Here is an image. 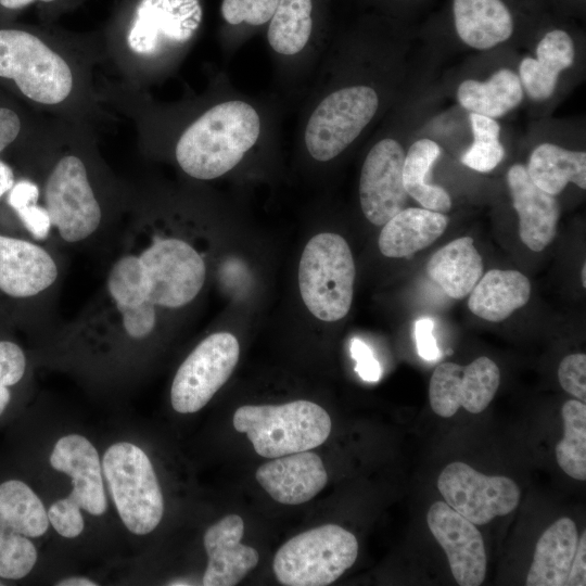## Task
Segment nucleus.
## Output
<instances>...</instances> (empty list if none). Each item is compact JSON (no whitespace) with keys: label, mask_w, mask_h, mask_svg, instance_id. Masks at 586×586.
<instances>
[{"label":"nucleus","mask_w":586,"mask_h":586,"mask_svg":"<svg viewBox=\"0 0 586 586\" xmlns=\"http://www.w3.org/2000/svg\"><path fill=\"white\" fill-rule=\"evenodd\" d=\"M578 544L575 522L561 518L539 537L530 566L527 586L566 585L571 564Z\"/></svg>","instance_id":"nucleus-23"},{"label":"nucleus","mask_w":586,"mask_h":586,"mask_svg":"<svg viewBox=\"0 0 586 586\" xmlns=\"http://www.w3.org/2000/svg\"><path fill=\"white\" fill-rule=\"evenodd\" d=\"M15 183L12 168L0 160V199L10 191Z\"/></svg>","instance_id":"nucleus-42"},{"label":"nucleus","mask_w":586,"mask_h":586,"mask_svg":"<svg viewBox=\"0 0 586 586\" xmlns=\"http://www.w3.org/2000/svg\"><path fill=\"white\" fill-rule=\"evenodd\" d=\"M447 225L448 217L443 213L405 207L383 225L379 250L386 257H408L431 245L444 233Z\"/></svg>","instance_id":"nucleus-22"},{"label":"nucleus","mask_w":586,"mask_h":586,"mask_svg":"<svg viewBox=\"0 0 586 586\" xmlns=\"http://www.w3.org/2000/svg\"><path fill=\"white\" fill-rule=\"evenodd\" d=\"M101 466L126 528L140 536L154 531L163 518L164 498L148 455L136 444L118 442L106 449Z\"/></svg>","instance_id":"nucleus-4"},{"label":"nucleus","mask_w":586,"mask_h":586,"mask_svg":"<svg viewBox=\"0 0 586 586\" xmlns=\"http://www.w3.org/2000/svg\"><path fill=\"white\" fill-rule=\"evenodd\" d=\"M255 476L276 501L284 505L309 501L328 482L321 458L309 450L273 458L258 467Z\"/></svg>","instance_id":"nucleus-20"},{"label":"nucleus","mask_w":586,"mask_h":586,"mask_svg":"<svg viewBox=\"0 0 586 586\" xmlns=\"http://www.w3.org/2000/svg\"><path fill=\"white\" fill-rule=\"evenodd\" d=\"M426 523L448 558L455 581L460 586L481 585L486 574V552L475 524L445 501H436L430 507Z\"/></svg>","instance_id":"nucleus-17"},{"label":"nucleus","mask_w":586,"mask_h":586,"mask_svg":"<svg viewBox=\"0 0 586 586\" xmlns=\"http://www.w3.org/2000/svg\"><path fill=\"white\" fill-rule=\"evenodd\" d=\"M60 279V265L38 242L0 234V292L15 300L49 294Z\"/></svg>","instance_id":"nucleus-16"},{"label":"nucleus","mask_w":586,"mask_h":586,"mask_svg":"<svg viewBox=\"0 0 586 586\" xmlns=\"http://www.w3.org/2000/svg\"><path fill=\"white\" fill-rule=\"evenodd\" d=\"M563 438L556 446L559 467L571 477L586 480V405L570 399L562 406Z\"/></svg>","instance_id":"nucleus-32"},{"label":"nucleus","mask_w":586,"mask_h":586,"mask_svg":"<svg viewBox=\"0 0 586 586\" xmlns=\"http://www.w3.org/2000/svg\"><path fill=\"white\" fill-rule=\"evenodd\" d=\"M7 585V583L2 579H0V586Z\"/></svg>","instance_id":"nucleus-47"},{"label":"nucleus","mask_w":586,"mask_h":586,"mask_svg":"<svg viewBox=\"0 0 586 586\" xmlns=\"http://www.w3.org/2000/svg\"><path fill=\"white\" fill-rule=\"evenodd\" d=\"M530 296L531 283L522 272L492 269L480 278L470 292L468 307L486 321L499 322L524 306Z\"/></svg>","instance_id":"nucleus-24"},{"label":"nucleus","mask_w":586,"mask_h":586,"mask_svg":"<svg viewBox=\"0 0 586 586\" xmlns=\"http://www.w3.org/2000/svg\"><path fill=\"white\" fill-rule=\"evenodd\" d=\"M0 77L12 79L26 98L46 105L65 101L74 86L68 63L21 29H0Z\"/></svg>","instance_id":"nucleus-8"},{"label":"nucleus","mask_w":586,"mask_h":586,"mask_svg":"<svg viewBox=\"0 0 586 586\" xmlns=\"http://www.w3.org/2000/svg\"><path fill=\"white\" fill-rule=\"evenodd\" d=\"M437 488L448 506L475 525L509 514L521 496L511 479L483 474L461 461L450 462L442 470Z\"/></svg>","instance_id":"nucleus-12"},{"label":"nucleus","mask_w":586,"mask_h":586,"mask_svg":"<svg viewBox=\"0 0 586 586\" xmlns=\"http://www.w3.org/2000/svg\"><path fill=\"white\" fill-rule=\"evenodd\" d=\"M581 280H582L583 286L585 288L586 286V265L585 264L582 267Z\"/></svg>","instance_id":"nucleus-45"},{"label":"nucleus","mask_w":586,"mask_h":586,"mask_svg":"<svg viewBox=\"0 0 586 586\" xmlns=\"http://www.w3.org/2000/svg\"><path fill=\"white\" fill-rule=\"evenodd\" d=\"M311 0H279L267 31L276 52L293 55L303 50L311 34Z\"/></svg>","instance_id":"nucleus-31"},{"label":"nucleus","mask_w":586,"mask_h":586,"mask_svg":"<svg viewBox=\"0 0 586 586\" xmlns=\"http://www.w3.org/2000/svg\"><path fill=\"white\" fill-rule=\"evenodd\" d=\"M469 118L474 140L462 154L461 163L475 171L488 173L505 156V149L499 141L500 126L495 118L472 112Z\"/></svg>","instance_id":"nucleus-33"},{"label":"nucleus","mask_w":586,"mask_h":586,"mask_svg":"<svg viewBox=\"0 0 586 586\" xmlns=\"http://www.w3.org/2000/svg\"><path fill=\"white\" fill-rule=\"evenodd\" d=\"M203 18L200 0H140L127 34L129 49L155 55L168 47L188 42Z\"/></svg>","instance_id":"nucleus-13"},{"label":"nucleus","mask_w":586,"mask_h":586,"mask_svg":"<svg viewBox=\"0 0 586 586\" xmlns=\"http://www.w3.org/2000/svg\"><path fill=\"white\" fill-rule=\"evenodd\" d=\"M279 0H222L221 16L231 24L258 26L270 21Z\"/></svg>","instance_id":"nucleus-35"},{"label":"nucleus","mask_w":586,"mask_h":586,"mask_svg":"<svg viewBox=\"0 0 586 586\" xmlns=\"http://www.w3.org/2000/svg\"><path fill=\"white\" fill-rule=\"evenodd\" d=\"M378 94L368 86L342 88L324 98L310 115L305 144L317 161H330L343 152L374 116Z\"/></svg>","instance_id":"nucleus-10"},{"label":"nucleus","mask_w":586,"mask_h":586,"mask_svg":"<svg viewBox=\"0 0 586 586\" xmlns=\"http://www.w3.org/2000/svg\"><path fill=\"white\" fill-rule=\"evenodd\" d=\"M507 182L519 217L522 243L534 252L543 251L557 233L560 213L557 199L539 189L521 164L509 168Z\"/></svg>","instance_id":"nucleus-21"},{"label":"nucleus","mask_w":586,"mask_h":586,"mask_svg":"<svg viewBox=\"0 0 586 586\" xmlns=\"http://www.w3.org/2000/svg\"><path fill=\"white\" fill-rule=\"evenodd\" d=\"M434 323L432 319L423 317L415 323V337L417 351L421 358L433 361L440 358L441 352L433 335Z\"/></svg>","instance_id":"nucleus-39"},{"label":"nucleus","mask_w":586,"mask_h":586,"mask_svg":"<svg viewBox=\"0 0 586 586\" xmlns=\"http://www.w3.org/2000/svg\"><path fill=\"white\" fill-rule=\"evenodd\" d=\"M586 532H583L576 551L571 564L566 585L585 586L586 585Z\"/></svg>","instance_id":"nucleus-41"},{"label":"nucleus","mask_w":586,"mask_h":586,"mask_svg":"<svg viewBox=\"0 0 586 586\" xmlns=\"http://www.w3.org/2000/svg\"><path fill=\"white\" fill-rule=\"evenodd\" d=\"M233 426L245 433L264 458L310 450L329 437L331 419L319 405L304 399L282 405H245L233 415Z\"/></svg>","instance_id":"nucleus-2"},{"label":"nucleus","mask_w":586,"mask_h":586,"mask_svg":"<svg viewBox=\"0 0 586 586\" xmlns=\"http://www.w3.org/2000/svg\"><path fill=\"white\" fill-rule=\"evenodd\" d=\"M440 145L430 139H420L405 154L403 183L409 196L423 208L447 213L451 208L448 192L429 182L431 168L441 155Z\"/></svg>","instance_id":"nucleus-30"},{"label":"nucleus","mask_w":586,"mask_h":586,"mask_svg":"<svg viewBox=\"0 0 586 586\" xmlns=\"http://www.w3.org/2000/svg\"><path fill=\"white\" fill-rule=\"evenodd\" d=\"M27 356L16 342L0 340V420L7 415L15 398V388L27 371Z\"/></svg>","instance_id":"nucleus-34"},{"label":"nucleus","mask_w":586,"mask_h":586,"mask_svg":"<svg viewBox=\"0 0 586 586\" xmlns=\"http://www.w3.org/2000/svg\"><path fill=\"white\" fill-rule=\"evenodd\" d=\"M461 106L483 116H504L520 104L523 87L519 75L509 68H500L486 81L463 80L457 91Z\"/></svg>","instance_id":"nucleus-29"},{"label":"nucleus","mask_w":586,"mask_h":586,"mask_svg":"<svg viewBox=\"0 0 586 586\" xmlns=\"http://www.w3.org/2000/svg\"><path fill=\"white\" fill-rule=\"evenodd\" d=\"M243 533L244 523L238 514H228L205 531L208 561L202 585L234 586L257 565L258 552L241 543Z\"/></svg>","instance_id":"nucleus-19"},{"label":"nucleus","mask_w":586,"mask_h":586,"mask_svg":"<svg viewBox=\"0 0 586 586\" xmlns=\"http://www.w3.org/2000/svg\"><path fill=\"white\" fill-rule=\"evenodd\" d=\"M43 200L56 241L78 245L92 241L103 226V209L88 168L76 154L62 156L49 171Z\"/></svg>","instance_id":"nucleus-5"},{"label":"nucleus","mask_w":586,"mask_h":586,"mask_svg":"<svg viewBox=\"0 0 586 586\" xmlns=\"http://www.w3.org/2000/svg\"><path fill=\"white\" fill-rule=\"evenodd\" d=\"M351 354L356 360L355 371L362 380L378 382L381 379L382 368L364 341L354 337L351 341Z\"/></svg>","instance_id":"nucleus-38"},{"label":"nucleus","mask_w":586,"mask_h":586,"mask_svg":"<svg viewBox=\"0 0 586 586\" xmlns=\"http://www.w3.org/2000/svg\"><path fill=\"white\" fill-rule=\"evenodd\" d=\"M499 383V368L486 356H481L467 366L456 362L440 364L430 380L431 408L443 418L453 417L461 407L477 415L488 407Z\"/></svg>","instance_id":"nucleus-14"},{"label":"nucleus","mask_w":586,"mask_h":586,"mask_svg":"<svg viewBox=\"0 0 586 586\" xmlns=\"http://www.w3.org/2000/svg\"><path fill=\"white\" fill-rule=\"evenodd\" d=\"M354 534L336 524H324L290 538L276 552L273 572L286 586H326L356 561Z\"/></svg>","instance_id":"nucleus-6"},{"label":"nucleus","mask_w":586,"mask_h":586,"mask_svg":"<svg viewBox=\"0 0 586 586\" xmlns=\"http://www.w3.org/2000/svg\"><path fill=\"white\" fill-rule=\"evenodd\" d=\"M21 131L18 115L8 107H0V152L11 144Z\"/></svg>","instance_id":"nucleus-40"},{"label":"nucleus","mask_w":586,"mask_h":586,"mask_svg":"<svg viewBox=\"0 0 586 586\" xmlns=\"http://www.w3.org/2000/svg\"><path fill=\"white\" fill-rule=\"evenodd\" d=\"M49 523L43 502L28 483L0 476V579L22 581L33 572L38 560L33 539L43 536Z\"/></svg>","instance_id":"nucleus-7"},{"label":"nucleus","mask_w":586,"mask_h":586,"mask_svg":"<svg viewBox=\"0 0 586 586\" xmlns=\"http://www.w3.org/2000/svg\"><path fill=\"white\" fill-rule=\"evenodd\" d=\"M536 56L521 61L519 78L528 97L540 101L553 93L559 74L573 65V40L566 31L553 29L538 42Z\"/></svg>","instance_id":"nucleus-25"},{"label":"nucleus","mask_w":586,"mask_h":586,"mask_svg":"<svg viewBox=\"0 0 586 586\" xmlns=\"http://www.w3.org/2000/svg\"><path fill=\"white\" fill-rule=\"evenodd\" d=\"M239 355V342L229 332H216L202 340L174 377L173 408L183 415L201 410L230 378Z\"/></svg>","instance_id":"nucleus-11"},{"label":"nucleus","mask_w":586,"mask_h":586,"mask_svg":"<svg viewBox=\"0 0 586 586\" xmlns=\"http://www.w3.org/2000/svg\"><path fill=\"white\" fill-rule=\"evenodd\" d=\"M56 585L58 586H97L98 583L87 577L71 576V577H66L59 581Z\"/></svg>","instance_id":"nucleus-43"},{"label":"nucleus","mask_w":586,"mask_h":586,"mask_svg":"<svg viewBox=\"0 0 586 586\" xmlns=\"http://www.w3.org/2000/svg\"><path fill=\"white\" fill-rule=\"evenodd\" d=\"M51 467L69 476L72 492L64 501L89 514L102 515L107 508L102 466L93 444L80 434L60 437L50 455Z\"/></svg>","instance_id":"nucleus-18"},{"label":"nucleus","mask_w":586,"mask_h":586,"mask_svg":"<svg viewBox=\"0 0 586 586\" xmlns=\"http://www.w3.org/2000/svg\"><path fill=\"white\" fill-rule=\"evenodd\" d=\"M136 249L144 266L153 304L160 309L181 308L201 292L206 265L201 254L179 238L155 235L150 243Z\"/></svg>","instance_id":"nucleus-9"},{"label":"nucleus","mask_w":586,"mask_h":586,"mask_svg":"<svg viewBox=\"0 0 586 586\" xmlns=\"http://www.w3.org/2000/svg\"><path fill=\"white\" fill-rule=\"evenodd\" d=\"M558 379L561 387L577 398L586 402V356L571 354L565 356L558 368Z\"/></svg>","instance_id":"nucleus-36"},{"label":"nucleus","mask_w":586,"mask_h":586,"mask_svg":"<svg viewBox=\"0 0 586 586\" xmlns=\"http://www.w3.org/2000/svg\"><path fill=\"white\" fill-rule=\"evenodd\" d=\"M355 263L344 238L332 232L313 237L298 267L301 296L308 310L322 321L345 317L354 295Z\"/></svg>","instance_id":"nucleus-3"},{"label":"nucleus","mask_w":586,"mask_h":586,"mask_svg":"<svg viewBox=\"0 0 586 586\" xmlns=\"http://www.w3.org/2000/svg\"><path fill=\"white\" fill-rule=\"evenodd\" d=\"M453 10L459 38L474 49H491L513 31L511 13L501 0H454Z\"/></svg>","instance_id":"nucleus-26"},{"label":"nucleus","mask_w":586,"mask_h":586,"mask_svg":"<svg viewBox=\"0 0 586 586\" xmlns=\"http://www.w3.org/2000/svg\"><path fill=\"white\" fill-rule=\"evenodd\" d=\"M259 130L253 106L240 100L219 103L182 132L175 150L177 163L195 179L218 178L243 158Z\"/></svg>","instance_id":"nucleus-1"},{"label":"nucleus","mask_w":586,"mask_h":586,"mask_svg":"<svg viewBox=\"0 0 586 586\" xmlns=\"http://www.w3.org/2000/svg\"><path fill=\"white\" fill-rule=\"evenodd\" d=\"M47 512L50 524L61 536L76 538L82 533L85 521L80 509L65 502L63 498L54 501Z\"/></svg>","instance_id":"nucleus-37"},{"label":"nucleus","mask_w":586,"mask_h":586,"mask_svg":"<svg viewBox=\"0 0 586 586\" xmlns=\"http://www.w3.org/2000/svg\"><path fill=\"white\" fill-rule=\"evenodd\" d=\"M405 152L394 139H383L367 154L361 167L359 200L365 217L383 226L405 208L408 194L403 183Z\"/></svg>","instance_id":"nucleus-15"},{"label":"nucleus","mask_w":586,"mask_h":586,"mask_svg":"<svg viewBox=\"0 0 586 586\" xmlns=\"http://www.w3.org/2000/svg\"><path fill=\"white\" fill-rule=\"evenodd\" d=\"M39 1L48 3V2H52L54 0H39Z\"/></svg>","instance_id":"nucleus-46"},{"label":"nucleus","mask_w":586,"mask_h":586,"mask_svg":"<svg viewBox=\"0 0 586 586\" xmlns=\"http://www.w3.org/2000/svg\"><path fill=\"white\" fill-rule=\"evenodd\" d=\"M483 260L473 239L462 237L437 250L429 259L428 276L450 297L470 294L483 276Z\"/></svg>","instance_id":"nucleus-27"},{"label":"nucleus","mask_w":586,"mask_h":586,"mask_svg":"<svg viewBox=\"0 0 586 586\" xmlns=\"http://www.w3.org/2000/svg\"><path fill=\"white\" fill-rule=\"evenodd\" d=\"M35 0H0V4L10 10H17L25 8L33 3Z\"/></svg>","instance_id":"nucleus-44"},{"label":"nucleus","mask_w":586,"mask_h":586,"mask_svg":"<svg viewBox=\"0 0 586 586\" xmlns=\"http://www.w3.org/2000/svg\"><path fill=\"white\" fill-rule=\"evenodd\" d=\"M526 171L539 189L551 195L559 194L569 182L585 189L586 153L543 143L533 150Z\"/></svg>","instance_id":"nucleus-28"}]
</instances>
